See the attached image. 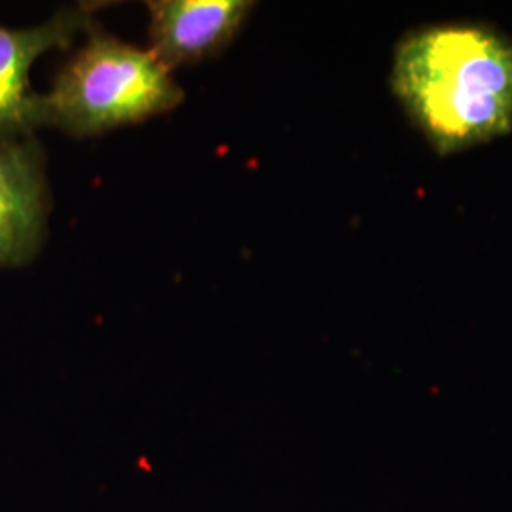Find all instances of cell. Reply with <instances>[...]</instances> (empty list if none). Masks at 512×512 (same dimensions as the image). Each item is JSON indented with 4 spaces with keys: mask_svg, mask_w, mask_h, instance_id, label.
<instances>
[{
    "mask_svg": "<svg viewBox=\"0 0 512 512\" xmlns=\"http://www.w3.org/2000/svg\"><path fill=\"white\" fill-rule=\"evenodd\" d=\"M391 90L440 156L512 131V38L490 25L420 27L397 44Z\"/></svg>",
    "mask_w": 512,
    "mask_h": 512,
    "instance_id": "obj_1",
    "label": "cell"
},
{
    "mask_svg": "<svg viewBox=\"0 0 512 512\" xmlns=\"http://www.w3.org/2000/svg\"><path fill=\"white\" fill-rule=\"evenodd\" d=\"M86 35V44L55 74L52 90L38 95V128L93 137L183 103V90L150 50L112 37L97 23Z\"/></svg>",
    "mask_w": 512,
    "mask_h": 512,
    "instance_id": "obj_2",
    "label": "cell"
},
{
    "mask_svg": "<svg viewBox=\"0 0 512 512\" xmlns=\"http://www.w3.org/2000/svg\"><path fill=\"white\" fill-rule=\"evenodd\" d=\"M101 6V2H80L23 29L0 25V143L33 137L38 129V95L31 92V67L46 52L65 50L76 35L88 33Z\"/></svg>",
    "mask_w": 512,
    "mask_h": 512,
    "instance_id": "obj_3",
    "label": "cell"
},
{
    "mask_svg": "<svg viewBox=\"0 0 512 512\" xmlns=\"http://www.w3.org/2000/svg\"><path fill=\"white\" fill-rule=\"evenodd\" d=\"M50 192L35 137L0 143V266H21L46 236Z\"/></svg>",
    "mask_w": 512,
    "mask_h": 512,
    "instance_id": "obj_4",
    "label": "cell"
},
{
    "mask_svg": "<svg viewBox=\"0 0 512 512\" xmlns=\"http://www.w3.org/2000/svg\"><path fill=\"white\" fill-rule=\"evenodd\" d=\"M150 52L173 71L219 55L255 8L249 0H150Z\"/></svg>",
    "mask_w": 512,
    "mask_h": 512,
    "instance_id": "obj_5",
    "label": "cell"
}]
</instances>
